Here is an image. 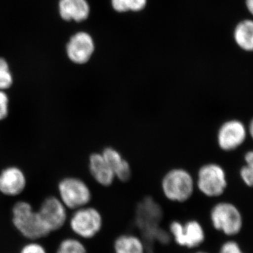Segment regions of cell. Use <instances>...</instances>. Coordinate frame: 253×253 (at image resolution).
Returning <instances> with one entry per match:
<instances>
[{"mask_svg":"<svg viewBox=\"0 0 253 253\" xmlns=\"http://www.w3.org/2000/svg\"><path fill=\"white\" fill-rule=\"evenodd\" d=\"M59 11L64 21L82 22L89 17L90 6L86 0H60Z\"/></svg>","mask_w":253,"mask_h":253,"instance_id":"5bb4252c","label":"cell"},{"mask_svg":"<svg viewBox=\"0 0 253 253\" xmlns=\"http://www.w3.org/2000/svg\"><path fill=\"white\" fill-rule=\"evenodd\" d=\"M95 45L90 35L79 32L71 37L66 45V54L71 62L85 64L94 54Z\"/></svg>","mask_w":253,"mask_h":253,"instance_id":"9c48e42d","label":"cell"},{"mask_svg":"<svg viewBox=\"0 0 253 253\" xmlns=\"http://www.w3.org/2000/svg\"><path fill=\"white\" fill-rule=\"evenodd\" d=\"M9 113V98L6 91L0 90V121H4Z\"/></svg>","mask_w":253,"mask_h":253,"instance_id":"44dd1931","label":"cell"},{"mask_svg":"<svg viewBox=\"0 0 253 253\" xmlns=\"http://www.w3.org/2000/svg\"><path fill=\"white\" fill-rule=\"evenodd\" d=\"M206 253V252H197V253Z\"/></svg>","mask_w":253,"mask_h":253,"instance_id":"484cf974","label":"cell"},{"mask_svg":"<svg viewBox=\"0 0 253 253\" xmlns=\"http://www.w3.org/2000/svg\"><path fill=\"white\" fill-rule=\"evenodd\" d=\"M56 253H86V251L78 240L68 239L61 243Z\"/></svg>","mask_w":253,"mask_h":253,"instance_id":"ffe728a7","label":"cell"},{"mask_svg":"<svg viewBox=\"0 0 253 253\" xmlns=\"http://www.w3.org/2000/svg\"><path fill=\"white\" fill-rule=\"evenodd\" d=\"M88 168L91 177L100 186L109 187L116 180L112 168L101 152L93 153L89 156Z\"/></svg>","mask_w":253,"mask_h":253,"instance_id":"7c38bea8","label":"cell"},{"mask_svg":"<svg viewBox=\"0 0 253 253\" xmlns=\"http://www.w3.org/2000/svg\"><path fill=\"white\" fill-rule=\"evenodd\" d=\"M101 153L110 167L112 168L116 180L126 182L131 179L132 169L130 164L118 150L112 146H107Z\"/></svg>","mask_w":253,"mask_h":253,"instance_id":"4fadbf2b","label":"cell"},{"mask_svg":"<svg viewBox=\"0 0 253 253\" xmlns=\"http://www.w3.org/2000/svg\"><path fill=\"white\" fill-rule=\"evenodd\" d=\"M196 189L210 198L219 197L227 187V178L220 165L208 163L200 167L195 176Z\"/></svg>","mask_w":253,"mask_h":253,"instance_id":"3957f363","label":"cell"},{"mask_svg":"<svg viewBox=\"0 0 253 253\" xmlns=\"http://www.w3.org/2000/svg\"><path fill=\"white\" fill-rule=\"evenodd\" d=\"M21 253H46L45 250L38 244H35L32 243L26 245V246L23 248L21 250Z\"/></svg>","mask_w":253,"mask_h":253,"instance_id":"603a6c76","label":"cell"},{"mask_svg":"<svg viewBox=\"0 0 253 253\" xmlns=\"http://www.w3.org/2000/svg\"><path fill=\"white\" fill-rule=\"evenodd\" d=\"M102 224V217L99 211L87 206L76 210L70 221L72 230L84 239L96 236L101 230Z\"/></svg>","mask_w":253,"mask_h":253,"instance_id":"8992f818","label":"cell"},{"mask_svg":"<svg viewBox=\"0 0 253 253\" xmlns=\"http://www.w3.org/2000/svg\"><path fill=\"white\" fill-rule=\"evenodd\" d=\"M114 251L115 253H144V246L135 236L123 235L115 241Z\"/></svg>","mask_w":253,"mask_h":253,"instance_id":"2e32d148","label":"cell"},{"mask_svg":"<svg viewBox=\"0 0 253 253\" xmlns=\"http://www.w3.org/2000/svg\"><path fill=\"white\" fill-rule=\"evenodd\" d=\"M233 41L237 47L246 53H253V18H242L233 29Z\"/></svg>","mask_w":253,"mask_h":253,"instance_id":"9a60e30c","label":"cell"},{"mask_svg":"<svg viewBox=\"0 0 253 253\" xmlns=\"http://www.w3.org/2000/svg\"><path fill=\"white\" fill-rule=\"evenodd\" d=\"M59 199L69 209L85 207L92 197L90 188L85 181L76 176L61 179L58 185Z\"/></svg>","mask_w":253,"mask_h":253,"instance_id":"277c9868","label":"cell"},{"mask_svg":"<svg viewBox=\"0 0 253 253\" xmlns=\"http://www.w3.org/2000/svg\"><path fill=\"white\" fill-rule=\"evenodd\" d=\"M12 221L18 231L28 239H40L50 233L38 211H33L31 205L26 201H18L14 205Z\"/></svg>","mask_w":253,"mask_h":253,"instance_id":"7a4b0ae2","label":"cell"},{"mask_svg":"<svg viewBox=\"0 0 253 253\" xmlns=\"http://www.w3.org/2000/svg\"><path fill=\"white\" fill-rule=\"evenodd\" d=\"M27 185L26 174L21 168L9 166L0 172V193L7 196L21 194Z\"/></svg>","mask_w":253,"mask_h":253,"instance_id":"8fae6325","label":"cell"},{"mask_svg":"<svg viewBox=\"0 0 253 253\" xmlns=\"http://www.w3.org/2000/svg\"><path fill=\"white\" fill-rule=\"evenodd\" d=\"M169 231L176 244L188 249L201 246L206 238L204 228L196 220L188 221L184 224L173 221L169 226Z\"/></svg>","mask_w":253,"mask_h":253,"instance_id":"52a82bcc","label":"cell"},{"mask_svg":"<svg viewBox=\"0 0 253 253\" xmlns=\"http://www.w3.org/2000/svg\"><path fill=\"white\" fill-rule=\"evenodd\" d=\"M249 131L250 135H251L253 139V119L251 121V122L250 123Z\"/></svg>","mask_w":253,"mask_h":253,"instance_id":"d4e9b609","label":"cell"},{"mask_svg":"<svg viewBox=\"0 0 253 253\" xmlns=\"http://www.w3.org/2000/svg\"><path fill=\"white\" fill-rule=\"evenodd\" d=\"M247 129L244 123L238 120H230L223 123L217 131L218 146L222 151H231L244 144Z\"/></svg>","mask_w":253,"mask_h":253,"instance_id":"ba28073f","label":"cell"},{"mask_svg":"<svg viewBox=\"0 0 253 253\" xmlns=\"http://www.w3.org/2000/svg\"><path fill=\"white\" fill-rule=\"evenodd\" d=\"M245 162L246 165L241 168L240 175L246 185L253 187V150L246 153Z\"/></svg>","mask_w":253,"mask_h":253,"instance_id":"d6986e66","label":"cell"},{"mask_svg":"<svg viewBox=\"0 0 253 253\" xmlns=\"http://www.w3.org/2000/svg\"><path fill=\"white\" fill-rule=\"evenodd\" d=\"M219 253H244L235 241H228L221 246Z\"/></svg>","mask_w":253,"mask_h":253,"instance_id":"7402d4cb","label":"cell"},{"mask_svg":"<svg viewBox=\"0 0 253 253\" xmlns=\"http://www.w3.org/2000/svg\"><path fill=\"white\" fill-rule=\"evenodd\" d=\"M113 9L118 12L140 11L146 7L147 0H111Z\"/></svg>","mask_w":253,"mask_h":253,"instance_id":"e0dca14e","label":"cell"},{"mask_svg":"<svg viewBox=\"0 0 253 253\" xmlns=\"http://www.w3.org/2000/svg\"><path fill=\"white\" fill-rule=\"evenodd\" d=\"M38 212L50 232L61 229L67 218L66 206L54 196L46 198Z\"/></svg>","mask_w":253,"mask_h":253,"instance_id":"30bf717a","label":"cell"},{"mask_svg":"<svg viewBox=\"0 0 253 253\" xmlns=\"http://www.w3.org/2000/svg\"><path fill=\"white\" fill-rule=\"evenodd\" d=\"M14 84V77L7 61L0 57V90L6 91Z\"/></svg>","mask_w":253,"mask_h":253,"instance_id":"ac0fdd59","label":"cell"},{"mask_svg":"<svg viewBox=\"0 0 253 253\" xmlns=\"http://www.w3.org/2000/svg\"><path fill=\"white\" fill-rule=\"evenodd\" d=\"M244 7L250 17L253 18V0H244Z\"/></svg>","mask_w":253,"mask_h":253,"instance_id":"cb8c5ba5","label":"cell"},{"mask_svg":"<svg viewBox=\"0 0 253 253\" xmlns=\"http://www.w3.org/2000/svg\"><path fill=\"white\" fill-rule=\"evenodd\" d=\"M213 226L228 236L239 234L243 226V217L234 204L221 202L216 204L211 212Z\"/></svg>","mask_w":253,"mask_h":253,"instance_id":"5b68a950","label":"cell"},{"mask_svg":"<svg viewBox=\"0 0 253 253\" xmlns=\"http://www.w3.org/2000/svg\"><path fill=\"white\" fill-rule=\"evenodd\" d=\"M161 188L168 201L186 202L192 197L196 189L195 176L185 168H173L163 176Z\"/></svg>","mask_w":253,"mask_h":253,"instance_id":"6da1fadb","label":"cell"}]
</instances>
